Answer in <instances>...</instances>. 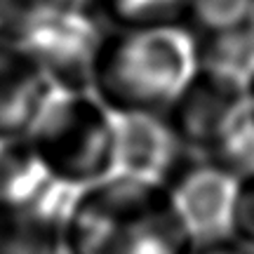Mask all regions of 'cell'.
<instances>
[{
    "label": "cell",
    "mask_w": 254,
    "mask_h": 254,
    "mask_svg": "<svg viewBox=\"0 0 254 254\" xmlns=\"http://www.w3.org/2000/svg\"><path fill=\"white\" fill-rule=\"evenodd\" d=\"M193 43L200 66H212L238 78H245L254 68V21L224 31L198 33L193 36Z\"/></svg>",
    "instance_id": "cell-11"
},
{
    "label": "cell",
    "mask_w": 254,
    "mask_h": 254,
    "mask_svg": "<svg viewBox=\"0 0 254 254\" xmlns=\"http://www.w3.org/2000/svg\"><path fill=\"white\" fill-rule=\"evenodd\" d=\"M236 182V174L212 155L186 151L165 179V186L195 236H212L228 226Z\"/></svg>",
    "instance_id": "cell-6"
},
{
    "label": "cell",
    "mask_w": 254,
    "mask_h": 254,
    "mask_svg": "<svg viewBox=\"0 0 254 254\" xmlns=\"http://www.w3.org/2000/svg\"><path fill=\"white\" fill-rule=\"evenodd\" d=\"M254 21V0H193L189 33H209Z\"/></svg>",
    "instance_id": "cell-15"
},
{
    "label": "cell",
    "mask_w": 254,
    "mask_h": 254,
    "mask_svg": "<svg viewBox=\"0 0 254 254\" xmlns=\"http://www.w3.org/2000/svg\"><path fill=\"white\" fill-rule=\"evenodd\" d=\"M243 106L245 78L198 64L163 113V120L184 151L212 155Z\"/></svg>",
    "instance_id": "cell-4"
},
{
    "label": "cell",
    "mask_w": 254,
    "mask_h": 254,
    "mask_svg": "<svg viewBox=\"0 0 254 254\" xmlns=\"http://www.w3.org/2000/svg\"><path fill=\"white\" fill-rule=\"evenodd\" d=\"M245 104L254 113V68L245 75Z\"/></svg>",
    "instance_id": "cell-18"
},
{
    "label": "cell",
    "mask_w": 254,
    "mask_h": 254,
    "mask_svg": "<svg viewBox=\"0 0 254 254\" xmlns=\"http://www.w3.org/2000/svg\"><path fill=\"white\" fill-rule=\"evenodd\" d=\"M85 9L104 31L186 28L193 0H85Z\"/></svg>",
    "instance_id": "cell-10"
},
{
    "label": "cell",
    "mask_w": 254,
    "mask_h": 254,
    "mask_svg": "<svg viewBox=\"0 0 254 254\" xmlns=\"http://www.w3.org/2000/svg\"><path fill=\"white\" fill-rule=\"evenodd\" d=\"M55 92L28 47L0 36V139L26 136Z\"/></svg>",
    "instance_id": "cell-7"
},
{
    "label": "cell",
    "mask_w": 254,
    "mask_h": 254,
    "mask_svg": "<svg viewBox=\"0 0 254 254\" xmlns=\"http://www.w3.org/2000/svg\"><path fill=\"white\" fill-rule=\"evenodd\" d=\"M212 158L228 167L236 177L254 172V113L247 109V104L231 123Z\"/></svg>",
    "instance_id": "cell-14"
},
{
    "label": "cell",
    "mask_w": 254,
    "mask_h": 254,
    "mask_svg": "<svg viewBox=\"0 0 254 254\" xmlns=\"http://www.w3.org/2000/svg\"><path fill=\"white\" fill-rule=\"evenodd\" d=\"M82 5L85 0H0V36L19 40Z\"/></svg>",
    "instance_id": "cell-13"
},
{
    "label": "cell",
    "mask_w": 254,
    "mask_h": 254,
    "mask_svg": "<svg viewBox=\"0 0 254 254\" xmlns=\"http://www.w3.org/2000/svg\"><path fill=\"white\" fill-rule=\"evenodd\" d=\"M68 190L52 184L33 198L0 202V254H64Z\"/></svg>",
    "instance_id": "cell-8"
},
{
    "label": "cell",
    "mask_w": 254,
    "mask_h": 254,
    "mask_svg": "<svg viewBox=\"0 0 254 254\" xmlns=\"http://www.w3.org/2000/svg\"><path fill=\"white\" fill-rule=\"evenodd\" d=\"M116 116L92 92L57 90L26 139L47 179L78 190L116 172Z\"/></svg>",
    "instance_id": "cell-3"
},
{
    "label": "cell",
    "mask_w": 254,
    "mask_h": 254,
    "mask_svg": "<svg viewBox=\"0 0 254 254\" xmlns=\"http://www.w3.org/2000/svg\"><path fill=\"white\" fill-rule=\"evenodd\" d=\"M116 172L165 184L186 153L163 116L116 118Z\"/></svg>",
    "instance_id": "cell-9"
},
{
    "label": "cell",
    "mask_w": 254,
    "mask_h": 254,
    "mask_svg": "<svg viewBox=\"0 0 254 254\" xmlns=\"http://www.w3.org/2000/svg\"><path fill=\"white\" fill-rule=\"evenodd\" d=\"M104 28L85 9V5L68 14L33 28L19 38L28 47L47 78L59 92H90V71Z\"/></svg>",
    "instance_id": "cell-5"
},
{
    "label": "cell",
    "mask_w": 254,
    "mask_h": 254,
    "mask_svg": "<svg viewBox=\"0 0 254 254\" xmlns=\"http://www.w3.org/2000/svg\"><path fill=\"white\" fill-rule=\"evenodd\" d=\"M195 66V43L186 28L104 31L90 92L116 118L163 116Z\"/></svg>",
    "instance_id": "cell-2"
},
{
    "label": "cell",
    "mask_w": 254,
    "mask_h": 254,
    "mask_svg": "<svg viewBox=\"0 0 254 254\" xmlns=\"http://www.w3.org/2000/svg\"><path fill=\"white\" fill-rule=\"evenodd\" d=\"M190 254H254V250L240 243L231 233H212V236L195 238V245Z\"/></svg>",
    "instance_id": "cell-17"
},
{
    "label": "cell",
    "mask_w": 254,
    "mask_h": 254,
    "mask_svg": "<svg viewBox=\"0 0 254 254\" xmlns=\"http://www.w3.org/2000/svg\"><path fill=\"white\" fill-rule=\"evenodd\" d=\"M226 231L254 250V172L238 177Z\"/></svg>",
    "instance_id": "cell-16"
},
{
    "label": "cell",
    "mask_w": 254,
    "mask_h": 254,
    "mask_svg": "<svg viewBox=\"0 0 254 254\" xmlns=\"http://www.w3.org/2000/svg\"><path fill=\"white\" fill-rule=\"evenodd\" d=\"M163 182L113 172L71 195L64 254H190L195 245Z\"/></svg>",
    "instance_id": "cell-1"
},
{
    "label": "cell",
    "mask_w": 254,
    "mask_h": 254,
    "mask_svg": "<svg viewBox=\"0 0 254 254\" xmlns=\"http://www.w3.org/2000/svg\"><path fill=\"white\" fill-rule=\"evenodd\" d=\"M50 186L52 182L43 172L26 136L0 139V202L33 198Z\"/></svg>",
    "instance_id": "cell-12"
}]
</instances>
